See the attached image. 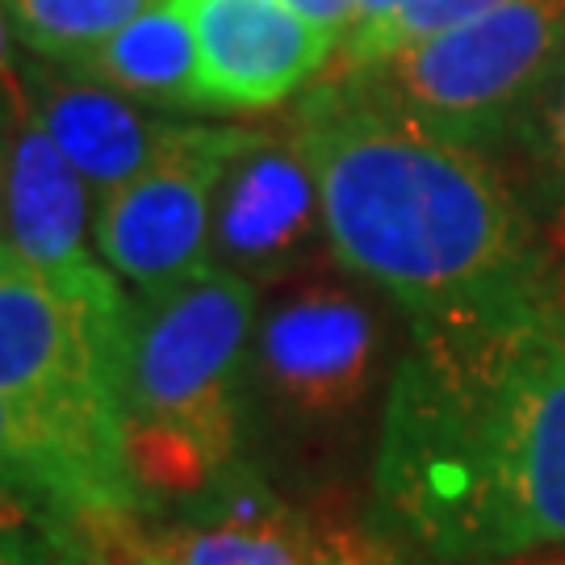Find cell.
<instances>
[{
	"label": "cell",
	"instance_id": "obj_1",
	"mask_svg": "<svg viewBox=\"0 0 565 565\" xmlns=\"http://www.w3.org/2000/svg\"><path fill=\"white\" fill-rule=\"evenodd\" d=\"M373 532L427 565L565 553V310L557 289L411 327L373 465Z\"/></svg>",
	"mask_w": 565,
	"mask_h": 565
},
{
	"label": "cell",
	"instance_id": "obj_2",
	"mask_svg": "<svg viewBox=\"0 0 565 565\" xmlns=\"http://www.w3.org/2000/svg\"><path fill=\"white\" fill-rule=\"evenodd\" d=\"M289 135L319 184L331 256L411 327L553 289L532 218L482 151L431 135L335 76L298 102Z\"/></svg>",
	"mask_w": 565,
	"mask_h": 565
},
{
	"label": "cell",
	"instance_id": "obj_3",
	"mask_svg": "<svg viewBox=\"0 0 565 565\" xmlns=\"http://www.w3.org/2000/svg\"><path fill=\"white\" fill-rule=\"evenodd\" d=\"M256 285L202 268L126 310L118 406L126 457L147 507L184 503L239 465Z\"/></svg>",
	"mask_w": 565,
	"mask_h": 565
},
{
	"label": "cell",
	"instance_id": "obj_4",
	"mask_svg": "<svg viewBox=\"0 0 565 565\" xmlns=\"http://www.w3.org/2000/svg\"><path fill=\"white\" fill-rule=\"evenodd\" d=\"M562 67L565 0H503L335 81L440 139L482 151L524 126Z\"/></svg>",
	"mask_w": 565,
	"mask_h": 565
},
{
	"label": "cell",
	"instance_id": "obj_5",
	"mask_svg": "<svg viewBox=\"0 0 565 565\" xmlns=\"http://www.w3.org/2000/svg\"><path fill=\"white\" fill-rule=\"evenodd\" d=\"M382 373V323L343 281H294L256 319L247 403L294 431H335L364 411Z\"/></svg>",
	"mask_w": 565,
	"mask_h": 565
},
{
	"label": "cell",
	"instance_id": "obj_6",
	"mask_svg": "<svg viewBox=\"0 0 565 565\" xmlns=\"http://www.w3.org/2000/svg\"><path fill=\"white\" fill-rule=\"evenodd\" d=\"M243 126L181 121L130 184L97 202L93 243L135 294H163L210 268V205Z\"/></svg>",
	"mask_w": 565,
	"mask_h": 565
},
{
	"label": "cell",
	"instance_id": "obj_7",
	"mask_svg": "<svg viewBox=\"0 0 565 565\" xmlns=\"http://www.w3.org/2000/svg\"><path fill=\"white\" fill-rule=\"evenodd\" d=\"M168 565H403L373 527L285 503L247 465H231L151 536Z\"/></svg>",
	"mask_w": 565,
	"mask_h": 565
},
{
	"label": "cell",
	"instance_id": "obj_8",
	"mask_svg": "<svg viewBox=\"0 0 565 565\" xmlns=\"http://www.w3.org/2000/svg\"><path fill=\"white\" fill-rule=\"evenodd\" d=\"M323 198L294 135L239 130L210 205V264L247 285H281L323 256Z\"/></svg>",
	"mask_w": 565,
	"mask_h": 565
},
{
	"label": "cell",
	"instance_id": "obj_9",
	"mask_svg": "<svg viewBox=\"0 0 565 565\" xmlns=\"http://www.w3.org/2000/svg\"><path fill=\"white\" fill-rule=\"evenodd\" d=\"M88 184L63 160V151L21 109L0 130V243L13 247L34 273H42L76 306L126 302L121 281L105 268L88 239L97 210L88 205Z\"/></svg>",
	"mask_w": 565,
	"mask_h": 565
},
{
	"label": "cell",
	"instance_id": "obj_10",
	"mask_svg": "<svg viewBox=\"0 0 565 565\" xmlns=\"http://www.w3.org/2000/svg\"><path fill=\"white\" fill-rule=\"evenodd\" d=\"M218 109H273L302 93L340 39L285 0H177Z\"/></svg>",
	"mask_w": 565,
	"mask_h": 565
},
{
	"label": "cell",
	"instance_id": "obj_11",
	"mask_svg": "<svg viewBox=\"0 0 565 565\" xmlns=\"http://www.w3.org/2000/svg\"><path fill=\"white\" fill-rule=\"evenodd\" d=\"M21 76L30 114L63 151V160L81 172L97 202L135 181L181 126V118L121 97L109 84L84 76L81 67L30 55L21 60Z\"/></svg>",
	"mask_w": 565,
	"mask_h": 565
},
{
	"label": "cell",
	"instance_id": "obj_12",
	"mask_svg": "<svg viewBox=\"0 0 565 565\" xmlns=\"http://www.w3.org/2000/svg\"><path fill=\"white\" fill-rule=\"evenodd\" d=\"M0 490L39 507L76 562L135 565L151 553L142 515L114 503L84 465L9 398H0Z\"/></svg>",
	"mask_w": 565,
	"mask_h": 565
},
{
	"label": "cell",
	"instance_id": "obj_13",
	"mask_svg": "<svg viewBox=\"0 0 565 565\" xmlns=\"http://www.w3.org/2000/svg\"><path fill=\"white\" fill-rule=\"evenodd\" d=\"M81 72L163 114H218L205 88L193 25L177 0H156L105 42Z\"/></svg>",
	"mask_w": 565,
	"mask_h": 565
},
{
	"label": "cell",
	"instance_id": "obj_14",
	"mask_svg": "<svg viewBox=\"0 0 565 565\" xmlns=\"http://www.w3.org/2000/svg\"><path fill=\"white\" fill-rule=\"evenodd\" d=\"M13 39L46 63L84 67L156 0H0Z\"/></svg>",
	"mask_w": 565,
	"mask_h": 565
},
{
	"label": "cell",
	"instance_id": "obj_15",
	"mask_svg": "<svg viewBox=\"0 0 565 565\" xmlns=\"http://www.w3.org/2000/svg\"><path fill=\"white\" fill-rule=\"evenodd\" d=\"M494 4H503V0H406L403 9H394L390 18L369 21V25H356V30L343 34L340 46H335V76L369 67V63L385 60L394 51H406L415 42L436 39V34L478 18Z\"/></svg>",
	"mask_w": 565,
	"mask_h": 565
},
{
	"label": "cell",
	"instance_id": "obj_16",
	"mask_svg": "<svg viewBox=\"0 0 565 565\" xmlns=\"http://www.w3.org/2000/svg\"><path fill=\"white\" fill-rule=\"evenodd\" d=\"M520 135L532 147V160L541 168V181H545L548 198L565 214V67L557 72V81L545 88V97L536 102V109L527 114Z\"/></svg>",
	"mask_w": 565,
	"mask_h": 565
},
{
	"label": "cell",
	"instance_id": "obj_17",
	"mask_svg": "<svg viewBox=\"0 0 565 565\" xmlns=\"http://www.w3.org/2000/svg\"><path fill=\"white\" fill-rule=\"evenodd\" d=\"M0 553H67V548L39 507L21 503L18 494L0 490Z\"/></svg>",
	"mask_w": 565,
	"mask_h": 565
},
{
	"label": "cell",
	"instance_id": "obj_18",
	"mask_svg": "<svg viewBox=\"0 0 565 565\" xmlns=\"http://www.w3.org/2000/svg\"><path fill=\"white\" fill-rule=\"evenodd\" d=\"M13 25H9V13L0 4V130L4 121H13L21 109H30V97H25V76H21V60L13 55Z\"/></svg>",
	"mask_w": 565,
	"mask_h": 565
},
{
	"label": "cell",
	"instance_id": "obj_19",
	"mask_svg": "<svg viewBox=\"0 0 565 565\" xmlns=\"http://www.w3.org/2000/svg\"><path fill=\"white\" fill-rule=\"evenodd\" d=\"M289 9H298L302 18H310L315 25L331 30L335 39H343L356 25V4L361 0H285Z\"/></svg>",
	"mask_w": 565,
	"mask_h": 565
},
{
	"label": "cell",
	"instance_id": "obj_20",
	"mask_svg": "<svg viewBox=\"0 0 565 565\" xmlns=\"http://www.w3.org/2000/svg\"><path fill=\"white\" fill-rule=\"evenodd\" d=\"M0 565H88L67 553H0Z\"/></svg>",
	"mask_w": 565,
	"mask_h": 565
},
{
	"label": "cell",
	"instance_id": "obj_21",
	"mask_svg": "<svg viewBox=\"0 0 565 565\" xmlns=\"http://www.w3.org/2000/svg\"><path fill=\"white\" fill-rule=\"evenodd\" d=\"M406 0H361L356 4V25H369V21H382V18H390L394 9H403ZM352 25V30H356Z\"/></svg>",
	"mask_w": 565,
	"mask_h": 565
},
{
	"label": "cell",
	"instance_id": "obj_22",
	"mask_svg": "<svg viewBox=\"0 0 565 565\" xmlns=\"http://www.w3.org/2000/svg\"><path fill=\"white\" fill-rule=\"evenodd\" d=\"M135 565H168V562H163L160 553H156V548H151V553H142V557H139V562H135Z\"/></svg>",
	"mask_w": 565,
	"mask_h": 565
},
{
	"label": "cell",
	"instance_id": "obj_23",
	"mask_svg": "<svg viewBox=\"0 0 565 565\" xmlns=\"http://www.w3.org/2000/svg\"><path fill=\"white\" fill-rule=\"evenodd\" d=\"M557 298H562V310H565V294H557Z\"/></svg>",
	"mask_w": 565,
	"mask_h": 565
}]
</instances>
